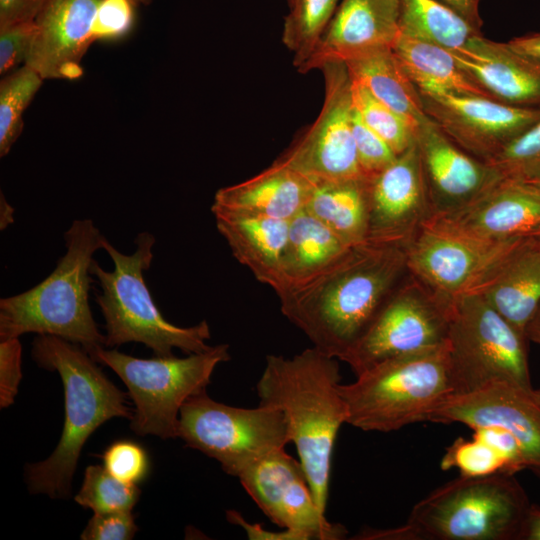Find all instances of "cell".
<instances>
[{
    "label": "cell",
    "mask_w": 540,
    "mask_h": 540,
    "mask_svg": "<svg viewBox=\"0 0 540 540\" xmlns=\"http://www.w3.org/2000/svg\"><path fill=\"white\" fill-rule=\"evenodd\" d=\"M408 273L405 246L367 241L277 296L282 314L313 347L342 361Z\"/></svg>",
    "instance_id": "1"
},
{
    "label": "cell",
    "mask_w": 540,
    "mask_h": 540,
    "mask_svg": "<svg viewBox=\"0 0 540 540\" xmlns=\"http://www.w3.org/2000/svg\"><path fill=\"white\" fill-rule=\"evenodd\" d=\"M340 381L338 359L312 346L289 358L268 355L256 384L259 405L281 412L289 441L324 513L334 446L347 416Z\"/></svg>",
    "instance_id": "2"
},
{
    "label": "cell",
    "mask_w": 540,
    "mask_h": 540,
    "mask_svg": "<svg viewBox=\"0 0 540 540\" xmlns=\"http://www.w3.org/2000/svg\"><path fill=\"white\" fill-rule=\"evenodd\" d=\"M32 357L42 368L57 371L63 383L65 420L58 445L45 460L26 466L32 494L67 498L81 450L89 436L114 417L131 419L127 395L110 381L79 344L52 335H38Z\"/></svg>",
    "instance_id": "3"
},
{
    "label": "cell",
    "mask_w": 540,
    "mask_h": 540,
    "mask_svg": "<svg viewBox=\"0 0 540 540\" xmlns=\"http://www.w3.org/2000/svg\"><path fill=\"white\" fill-rule=\"evenodd\" d=\"M531 504L513 474L459 476L417 502L397 528L364 529L363 540H522Z\"/></svg>",
    "instance_id": "4"
},
{
    "label": "cell",
    "mask_w": 540,
    "mask_h": 540,
    "mask_svg": "<svg viewBox=\"0 0 540 540\" xmlns=\"http://www.w3.org/2000/svg\"><path fill=\"white\" fill-rule=\"evenodd\" d=\"M104 238L92 220L73 221L54 271L33 288L0 299V340L32 332L79 344L89 355L104 347L88 299L93 254Z\"/></svg>",
    "instance_id": "5"
},
{
    "label": "cell",
    "mask_w": 540,
    "mask_h": 540,
    "mask_svg": "<svg viewBox=\"0 0 540 540\" xmlns=\"http://www.w3.org/2000/svg\"><path fill=\"white\" fill-rule=\"evenodd\" d=\"M346 424L363 431L392 432L428 421L455 393L446 343L381 361L339 384Z\"/></svg>",
    "instance_id": "6"
},
{
    "label": "cell",
    "mask_w": 540,
    "mask_h": 540,
    "mask_svg": "<svg viewBox=\"0 0 540 540\" xmlns=\"http://www.w3.org/2000/svg\"><path fill=\"white\" fill-rule=\"evenodd\" d=\"M155 242L151 233L141 232L135 239V252L123 254L106 238L103 240L102 248L111 257L114 269L106 271L94 260L90 272L101 286L95 301L105 319V346L138 342L159 357L172 356L174 348L187 354L207 351L212 346L207 344L211 332L206 320L190 327L173 325L152 299L143 272L150 268Z\"/></svg>",
    "instance_id": "7"
},
{
    "label": "cell",
    "mask_w": 540,
    "mask_h": 540,
    "mask_svg": "<svg viewBox=\"0 0 540 540\" xmlns=\"http://www.w3.org/2000/svg\"><path fill=\"white\" fill-rule=\"evenodd\" d=\"M90 356L111 368L126 385L135 407L131 429L137 435L161 439L178 438L182 405L206 390L216 366L231 358L228 344L184 358L172 355L143 359L104 347Z\"/></svg>",
    "instance_id": "8"
},
{
    "label": "cell",
    "mask_w": 540,
    "mask_h": 540,
    "mask_svg": "<svg viewBox=\"0 0 540 540\" xmlns=\"http://www.w3.org/2000/svg\"><path fill=\"white\" fill-rule=\"evenodd\" d=\"M527 338L480 294L456 299L450 309L447 347L455 393L493 381L532 389Z\"/></svg>",
    "instance_id": "9"
},
{
    "label": "cell",
    "mask_w": 540,
    "mask_h": 540,
    "mask_svg": "<svg viewBox=\"0 0 540 540\" xmlns=\"http://www.w3.org/2000/svg\"><path fill=\"white\" fill-rule=\"evenodd\" d=\"M178 438L218 461L224 472L235 477L251 462L290 442L277 409L226 405L210 398L206 390L182 405Z\"/></svg>",
    "instance_id": "10"
},
{
    "label": "cell",
    "mask_w": 540,
    "mask_h": 540,
    "mask_svg": "<svg viewBox=\"0 0 540 540\" xmlns=\"http://www.w3.org/2000/svg\"><path fill=\"white\" fill-rule=\"evenodd\" d=\"M528 237L492 241L430 216L405 245L409 273L452 304L473 292Z\"/></svg>",
    "instance_id": "11"
},
{
    "label": "cell",
    "mask_w": 540,
    "mask_h": 540,
    "mask_svg": "<svg viewBox=\"0 0 540 540\" xmlns=\"http://www.w3.org/2000/svg\"><path fill=\"white\" fill-rule=\"evenodd\" d=\"M451 305L408 273L342 361L358 375L386 359L446 343Z\"/></svg>",
    "instance_id": "12"
},
{
    "label": "cell",
    "mask_w": 540,
    "mask_h": 540,
    "mask_svg": "<svg viewBox=\"0 0 540 540\" xmlns=\"http://www.w3.org/2000/svg\"><path fill=\"white\" fill-rule=\"evenodd\" d=\"M322 70L325 96L319 115L276 160L314 182L368 179L352 132L351 77L342 62Z\"/></svg>",
    "instance_id": "13"
},
{
    "label": "cell",
    "mask_w": 540,
    "mask_h": 540,
    "mask_svg": "<svg viewBox=\"0 0 540 540\" xmlns=\"http://www.w3.org/2000/svg\"><path fill=\"white\" fill-rule=\"evenodd\" d=\"M236 477L263 513L280 528L302 532L309 540H341L347 535L344 526L327 520L300 461L284 448L251 462Z\"/></svg>",
    "instance_id": "14"
},
{
    "label": "cell",
    "mask_w": 540,
    "mask_h": 540,
    "mask_svg": "<svg viewBox=\"0 0 540 540\" xmlns=\"http://www.w3.org/2000/svg\"><path fill=\"white\" fill-rule=\"evenodd\" d=\"M432 122L457 146L487 162L540 119V109L447 91L420 92Z\"/></svg>",
    "instance_id": "15"
},
{
    "label": "cell",
    "mask_w": 540,
    "mask_h": 540,
    "mask_svg": "<svg viewBox=\"0 0 540 540\" xmlns=\"http://www.w3.org/2000/svg\"><path fill=\"white\" fill-rule=\"evenodd\" d=\"M430 422L461 423L471 429L496 426L519 443L527 468L540 474V405L533 389L493 381L448 396L430 414Z\"/></svg>",
    "instance_id": "16"
},
{
    "label": "cell",
    "mask_w": 540,
    "mask_h": 540,
    "mask_svg": "<svg viewBox=\"0 0 540 540\" xmlns=\"http://www.w3.org/2000/svg\"><path fill=\"white\" fill-rule=\"evenodd\" d=\"M367 241L405 246L432 215L417 141L368 180Z\"/></svg>",
    "instance_id": "17"
},
{
    "label": "cell",
    "mask_w": 540,
    "mask_h": 540,
    "mask_svg": "<svg viewBox=\"0 0 540 540\" xmlns=\"http://www.w3.org/2000/svg\"><path fill=\"white\" fill-rule=\"evenodd\" d=\"M416 141L432 215L467 206L503 179L492 166L457 146L432 121L419 130Z\"/></svg>",
    "instance_id": "18"
},
{
    "label": "cell",
    "mask_w": 540,
    "mask_h": 540,
    "mask_svg": "<svg viewBox=\"0 0 540 540\" xmlns=\"http://www.w3.org/2000/svg\"><path fill=\"white\" fill-rule=\"evenodd\" d=\"M101 1L46 0L34 19L36 32L25 65L44 80L80 77Z\"/></svg>",
    "instance_id": "19"
},
{
    "label": "cell",
    "mask_w": 540,
    "mask_h": 540,
    "mask_svg": "<svg viewBox=\"0 0 540 540\" xmlns=\"http://www.w3.org/2000/svg\"><path fill=\"white\" fill-rule=\"evenodd\" d=\"M399 0H341L309 59L306 73L380 48H392L399 37Z\"/></svg>",
    "instance_id": "20"
},
{
    "label": "cell",
    "mask_w": 540,
    "mask_h": 540,
    "mask_svg": "<svg viewBox=\"0 0 540 540\" xmlns=\"http://www.w3.org/2000/svg\"><path fill=\"white\" fill-rule=\"evenodd\" d=\"M431 216L486 240L536 237L540 234V190L523 180L503 178L467 206Z\"/></svg>",
    "instance_id": "21"
},
{
    "label": "cell",
    "mask_w": 540,
    "mask_h": 540,
    "mask_svg": "<svg viewBox=\"0 0 540 540\" xmlns=\"http://www.w3.org/2000/svg\"><path fill=\"white\" fill-rule=\"evenodd\" d=\"M463 69L495 100L512 106L540 109V63L507 43L475 37L451 51Z\"/></svg>",
    "instance_id": "22"
},
{
    "label": "cell",
    "mask_w": 540,
    "mask_h": 540,
    "mask_svg": "<svg viewBox=\"0 0 540 540\" xmlns=\"http://www.w3.org/2000/svg\"><path fill=\"white\" fill-rule=\"evenodd\" d=\"M316 182L275 160L243 182L220 188L211 209L290 220L305 209Z\"/></svg>",
    "instance_id": "23"
},
{
    "label": "cell",
    "mask_w": 540,
    "mask_h": 540,
    "mask_svg": "<svg viewBox=\"0 0 540 540\" xmlns=\"http://www.w3.org/2000/svg\"><path fill=\"white\" fill-rule=\"evenodd\" d=\"M471 293L480 294L525 336L526 326L540 305L538 239L528 237L522 241Z\"/></svg>",
    "instance_id": "24"
},
{
    "label": "cell",
    "mask_w": 540,
    "mask_h": 540,
    "mask_svg": "<svg viewBox=\"0 0 540 540\" xmlns=\"http://www.w3.org/2000/svg\"><path fill=\"white\" fill-rule=\"evenodd\" d=\"M211 211L235 259L275 291L280 283L289 220L223 209Z\"/></svg>",
    "instance_id": "25"
},
{
    "label": "cell",
    "mask_w": 540,
    "mask_h": 540,
    "mask_svg": "<svg viewBox=\"0 0 540 540\" xmlns=\"http://www.w3.org/2000/svg\"><path fill=\"white\" fill-rule=\"evenodd\" d=\"M353 246L303 209L289 220L276 295L320 275Z\"/></svg>",
    "instance_id": "26"
},
{
    "label": "cell",
    "mask_w": 540,
    "mask_h": 540,
    "mask_svg": "<svg viewBox=\"0 0 540 540\" xmlns=\"http://www.w3.org/2000/svg\"><path fill=\"white\" fill-rule=\"evenodd\" d=\"M350 77L399 114L418 135L432 120L424 111L418 89L407 76L392 48H380L344 62Z\"/></svg>",
    "instance_id": "27"
},
{
    "label": "cell",
    "mask_w": 540,
    "mask_h": 540,
    "mask_svg": "<svg viewBox=\"0 0 540 540\" xmlns=\"http://www.w3.org/2000/svg\"><path fill=\"white\" fill-rule=\"evenodd\" d=\"M392 50L420 92L447 91L494 99L448 49L400 33Z\"/></svg>",
    "instance_id": "28"
},
{
    "label": "cell",
    "mask_w": 540,
    "mask_h": 540,
    "mask_svg": "<svg viewBox=\"0 0 540 540\" xmlns=\"http://www.w3.org/2000/svg\"><path fill=\"white\" fill-rule=\"evenodd\" d=\"M368 180L316 183L305 209L350 245L367 242Z\"/></svg>",
    "instance_id": "29"
},
{
    "label": "cell",
    "mask_w": 540,
    "mask_h": 540,
    "mask_svg": "<svg viewBox=\"0 0 540 540\" xmlns=\"http://www.w3.org/2000/svg\"><path fill=\"white\" fill-rule=\"evenodd\" d=\"M400 31L450 51L465 48L482 35L459 14L437 0H399Z\"/></svg>",
    "instance_id": "30"
},
{
    "label": "cell",
    "mask_w": 540,
    "mask_h": 540,
    "mask_svg": "<svg viewBox=\"0 0 540 540\" xmlns=\"http://www.w3.org/2000/svg\"><path fill=\"white\" fill-rule=\"evenodd\" d=\"M289 4L282 41L294 53L293 63L298 69L312 55L335 14L339 0H290Z\"/></svg>",
    "instance_id": "31"
},
{
    "label": "cell",
    "mask_w": 540,
    "mask_h": 540,
    "mask_svg": "<svg viewBox=\"0 0 540 540\" xmlns=\"http://www.w3.org/2000/svg\"><path fill=\"white\" fill-rule=\"evenodd\" d=\"M43 78L23 65L0 82V156L8 154L23 130V113L40 89Z\"/></svg>",
    "instance_id": "32"
},
{
    "label": "cell",
    "mask_w": 540,
    "mask_h": 540,
    "mask_svg": "<svg viewBox=\"0 0 540 540\" xmlns=\"http://www.w3.org/2000/svg\"><path fill=\"white\" fill-rule=\"evenodd\" d=\"M140 495L137 484L117 479L104 466L90 465L85 470L82 486L74 500L94 513H109L132 511Z\"/></svg>",
    "instance_id": "33"
},
{
    "label": "cell",
    "mask_w": 540,
    "mask_h": 540,
    "mask_svg": "<svg viewBox=\"0 0 540 540\" xmlns=\"http://www.w3.org/2000/svg\"><path fill=\"white\" fill-rule=\"evenodd\" d=\"M352 104L363 122L397 154L416 140L417 134L395 111L378 100L364 85L351 78Z\"/></svg>",
    "instance_id": "34"
},
{
    "label": "cell",
    "mask_w": 540,
    "mask_h": 540,
    "mask_svg": "<svg viewBox=\"0 0 540 540\" xmlns=\"http://www.w3.org/2000/svg\"><path fill=\"white\" fill-rule=\"evenodd\" d=\"M441 469L456 468L461 476L483 477L497 473H507V465L502 456L484 441L472 436V439L457 438L441 460Z\"/></svg>",
    "instance_id": "35"
},
{
    "label": "cell",
    "mask_w": 540,
    "mask_h": 540,
    "mask_svg": "<svg viewBox=\"0 0 540 540\" xmlns=\"http://www.w3.org/2000/svg\"><path fill=\"white\" fill-rule=\"evenodd\" d=\"M503 178L527 180L540 174V119L486 162Z\"/></svg>",
    "instance_id": "36"
},
{
    "label": "cell",
    "mask_w": 540,
    "mask_h": 540,
    "mask_svg": "<svg viewBox=\"0 0 540 540\" xmlns=\"http://www.w3.org/2000/svg\"><path fill=\"white\" fill-rule=\"evenodd\" d=\"M104 468L117 479L138 484L149 473V457L146 450L130 440L112 443L102 454Z\"/></svg>",
    "instance_id": "37"
},
{
    "label": "cell",
    "mask_w": 540,
    "mask_h": 540,
    "mask_svg": "<svg viewBox=\"0 0 540 540\" xmlns=\"http://www.w3.org/2000/svg\"><path fill=\"white\" fill-rule=\"evenodd\" d=\"M352 132L359 165L370 179L397 157L391 147L360 118L352 104Z\"/></svg>",
    "instance_id": "38"
},
{
    "label": "cell",
    "mask_w": 540,
    "mask_h": 540,
    "mask_svg": "<svg viewBox=\"0 0 540 540\" xmlns=\"http://www.w3.org/2000/svg\"><path fill=\"white\" fill-rule=\"evenodd\" d=\"M36 27L34 20L22 21L0 28V74L3 76L25 65Z\"/></svg>",
    "instance_id": "39"
},
{
    "label": "cell",
    "mask_w": 540,
    "mask_h": 540,
    "mask_svg": "<svg viewBox=\"0 0 540 540\" xmlns=\"http://www.w3.org/2000/svg\"><path fill=\"white\" fill-rule=\"evenodd\" d=\"M136 0H102L92 26L93 42L124 36L132 27Z\"/></svg>",
    "instance_id": "40"
},
{
    "label": "cell",
    "mask_w": 540,
    "mask_h": 540,
    "mask_svg": "<svg viewBox=\"0 0 540 540\" xmlns=\"http://www.w3.org/2000/svg\"><path fill=\"white\" fill-rule=\"evenodd\" d=\"M138 531L132 511L94 513L80 535L82 540H130Z\"/></svg>",
    "instance_id": "41"
},
{
    "label": "cell",
    "mask_w": 540,
    "mask_h": 540,
    "mask_svg": "<svg viewBox=\"0 0 540 540\" xmlns=\"http://www.w3.org/2000/svg\"><path fill=\"white\" fill-rule=\"evenodd\" d=\"M19 338L0 340V407L13 404L22 379Z\"/></svg>",
    "instance_id": "42"
},
{
    "label": "cell",
    "mask_w": 540,
    "mask_h": 540,
    "mask_svg": "<svg viewBox=\"0 0 540 540\" xmlns=\"http://www.w3.org/2000/svg\"><path fill=\"white\" fill-rule=\"evenodd\" d=\"M472 430L474 437L490 445L502 456L509 474L527 468L521 447L509 432L496 426H483Z\"/></svg>",
    "instance_id": "43"
},
{
    "label": "cell",
    "mask_w": 540,
    "mask_h": 540,
    "mask_svg": "<svg viewBox=\"0 0 540 540\" xmlns=\"http://www.w3.org/2000/svg\"><path fill=\"white\" fill-rule=\"evenodd\" d=\"M226 515L227 520L241 527L250 540H309L304 533L299 531L290 529L272 531L264 528L261 524L250 523L237 511L229 510Z\"/></svg>",
    "instance_id": "44"
},
{
    "label": "cell",
    "mask_w": 540,
    "mask_h": 540,
    "mask_svg": "<svg viewBox=\"0 0 540 540\" xmlns=\"http://www.w3.org/2000/svg\"><path fill=\"white\" fill-rule=\"evenodd\" d=\"M46 0H0V28L32 21Z\"/></svg>",
    "instance_id": "45"
},
{
    "label": "cell",
    "mask_w": 540,
    "mask_h": 540,
    "mask_svg": "<svg viewBox=\"0 0 540 540\" xmlns=\"http://www.w3.org/2000/svg\"><path fill=\"white\" fill-rule=\"evenodd\" d=\"M440 3L444 4L467 22H469L473 27L480 30L482 26V19L480 16V1L481 0H437Z\"/></svg>",
    "instance_id": "46"
},
{
    "label": "cell",
    "mask_w": 540,
    "mask_h": 540,
    "mask_svg": "<svg viewBox=\"0 0 540 540\" xmlns=\"http://www.w3.org/2000/svg\"><path fill=\"white\" fill-rule=\"evenodd\" d=\"M506 43L513 50L540 63V33L516 37Z\"/></svg>",
    "instance_id": "47"
},
{
    "label": "cell",
    "mask_w": 540,
    "mask_h": 540,
    "mask_svg": "<svg viewBox=\"0 0 540 540\" xmlns=\"http://www.w3.org/2000/svg\"><path fill=\"white\" fill-rule=\"evenodd\" d=\"M525 540H540V508L531 505L524 531Z\"/></svg>",
    "instance_id": "48"
},
{
    "label": "cell",
    "mask_w": 540,
    "mask_h": 540,
    "mask_svg": "<svg viewBox=\"0 0 540 540\" xmlns=\"http://www.w3.org/2000/svg\"><path fill=\"white\" fill-rule=\"evenodd\" d=\"M525 336L540 345V305L526 326Z\"/></svg>",
    "instance_id": "49"
},
{
    "label": "cell",
    "mask_w": 540,
    "mask_h": 540,
    "mask_svg": "<svg viewBox=\"0 0 540 540\" xmlns=\"http://www.w3.org/2000/svg\"><path fill=\"white\" fill-rule=\"evenodd\" d=\"M13 213H14V209L6 201L5 197L1 193V199H0V228L1 230L5 229L9 224L13 223L14 221Z\"/></svg>",
    "instance_id": "50"
},
{
    "label": "cell",
    "mask_w": 540,
    "mask_h": 540,
    "mask_svg": "<svg viewBox=\"0 0 540 540\" xmlns=\"http://www.w3.org/2000/svg\"><path fill=\"white\" fill-rule=\"evenodd\" d=\"M540 190V174L527 180H523Z\"/></svg>",
    "instance_id": "51"
},
{
    "label": "cell",
    "mask_w": 540,
    "mask_h": 540,
    "mask_svg": "<svg viewBox=\"0 0 540 540\" xmlns=\"http://www.w3.org/2000/svg\"><path fill=\"white\" fill-rule=\"evenodd\" d=\"M533 395L536 399V401L539 403L540 405V390H533Z\"/></svg>",
    "instance_id": "52"
},
{
    "label": "cell",
    "mask_w": 540,
    "mask_h": 540,
    "mask_svg": "<svg viewBox=\"0 0 540 540\" xmlns=\"http://www.w3.org/2000/svg\"><path fill=\"white\" fill-rule=\"evenodd\" d=\"M153 0H136L137 3H140V4H144V5H148L152 2Z\"/></svg>",
    "instance_id": "53"
},
{
    "label": "cell",
    "mask_w": 540,
    "mask_h": 540,
    "mask_svg": "<svg viewBox=\"0 0 540 540\" xmlns=\"http://www.w3.org/2000/svg\"><path fill=\"white\" fill-rule=\"evenodd\" d=\"M536 238L538 239V241L540 242V234L538 236H536Z\"/></svg>",
    "instance_id": "54"
},
{
    "label": "cell",
    "mask_w": 540,
    "mask_h": 540,
    "mask_svg": "<svg viewBox=\"0 0 540 540\" xmlns=\"http://www.w3.org/2000/svg\"><path fill=\"white\" fill-rule=\"evenodd\" d=\"M289 1H290V0H288V2H289Z\"/></svg>",
    "instance_id": "55"
}]
</instances>
